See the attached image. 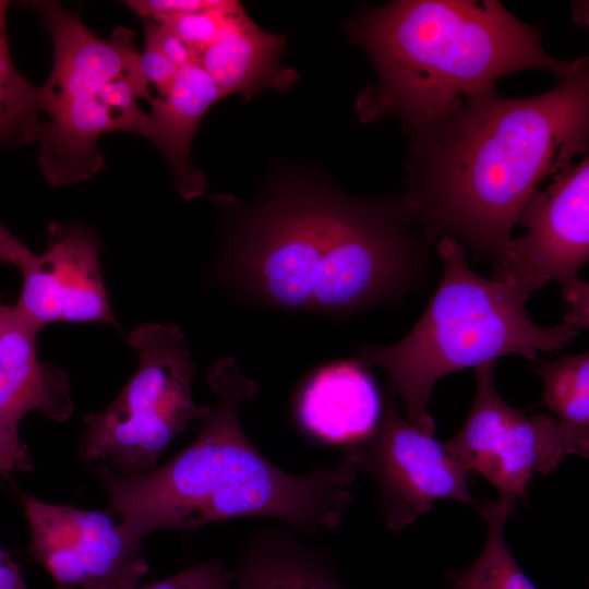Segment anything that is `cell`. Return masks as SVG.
Listing matches in <instances>:
<instances>
[{"mask_svg":"<svg viewBox=\"0 0 589 589\" xmlns=\"http://www.w3.org/2000/svg\"><path fill=\"white\" fill-rule=\"evenodd\" d=\"M215 201L237 215L215 277L239 300L344 318L425 286L431 245L401 196L360 199L292 178L251 205Z\"/></svg>","mask_w":589,"mask_h":589,"instance_id":"1","label":"cell"},{"mask_svg":"<svg viewBox=\"0 0 589 589\" xmlns=\"http://www.w3.org/2000/svg\"><path fill=\"white\" fill-rule=\"evenodd\" d=\"M588 131V67L533 97H468L411 137L402 197L435 245L449 237L495 265L532 192L587 154Z\"/></svg>","mask_w":589,"mask_h":589,"instance_id":"2","label":"cell"},{"mask_svg":"<svg viewBox=\"0 0 589 589\" xmlns=\"http://www.w3.org/2000/svg\"><path fill=\"white\" fill-rule=\"evenodd\" d=\"M207 382L217 400L194 441L168 462L142 476L94 467L128 533L142 542L159 529L192 530L238 517L271 518L303 533L338 526L358 472L349 457L301 474L285 471L240 422L239 407L260 394L259 383L232 357L213 364Z\"/></svg>","mask_w":589,"mask_h":589,"instance_id":"3","label":"cell"},{"mask_svg":"<svg viewBox=\"0 0 589 589\" xmlns=\"http://www.w3.org/2000/svg\"><path fill=\"white\" fill-rule=\"evenodd\" d=\"M346 29L377 75L358 97L359 117L370 122L395 116L411 137L466 98L494 91L504 75L539 69L563 80L588 62L549 56L543 31L497 0H397L364 8Z\"/></svg>","mask_w":589,"mask_h":589,"instance_id":"4","label":"cell"},{"mask_svg":"<svg viewBox=\"0 0 589 589\" xmlns=\"http://www.w3.org/2000/svg\"><path fill=\"white\" fill-rule=\"evenodd\" d=\"M435 250L443 274L419 321L398 342L363 346L354 358L387 371L407 421L429 435L436 430L429 402L440 378L508 354L538 361L540 351L564 348L580 330L566 322L533 323L525 308L532 291L514 280L479 276L457 240L443 237Z\"/></svg>","mask_w":589,"mask_h":589,"instance_id":"5","label":"cell"},{"mask_svg":"<svg viewBox=\"0 0 589 589\" xmlns=\"http://www.w3.org/2000/svg\"><path fill=\"white\" fill-rule=\"evenodd\" d=\"M53 45V62L39 86L43 120L38 167L52 187L89 179L106 167L98 139L124 131L148 139L151 119L140 106L149 99L134 34L124 27L95 35L60 3H40Z\"/></svg>","mask_w":589,"mask_h":589,"instance_id":"6","label":"cell"},{"mask_svg":"<svg viewBox=\"0 0 589 589\" xmlns=\"http://www.w3.org/2000/svg\"><path fill=\"white\" fill-rule=\"evenodd\" d=\"M128 341L139 354L137 370L106 409L84 418L76 453L109 464L117 473L142 476L158 468L168 444L192 421H203L209 406L193 399L196 365L179 326L140 325Z\"/></svg>","mask_w":589,"mask_h":589,"instance_id":"7","label":"cell"},{"mask_svg":"<svg viewBox=\"0 0 589 589\" xmlns=\"http://www.w3.org/2000/svg\"><path fill=\"white\" fill-rule=\"evenodd\" d=\"M552 178L521 207L516 223L527 232L507 242L493 278L517 281L531 291L557 283L568 306L563 322L581 329L589 318V286L578 277L589 257L588 154Z\"/></svg>","mask_w":589,"mask_h":589,"instance_id":"8","label":"cell"},{"mask_svg":"<svg viewBox=\"0 0 589 589\" xmlns=\"http://www.w3.org/2000/svg\"><path fill=\"white\" fill-rule=\"evenodd\" d=\"M344 454L357 471L374 479L386 527L393 532L430 512L438 500L479 506L469 489V473L444 444L401 418L388 383L375 430Z\"/></svg>","mask_w":589,"mask_h":589,"instance_id":"9","label":"cell"},{"mask_svg":"<svg viewBox=\"0 0 589 589\" xmlns=\"http://www.w3.org/2000/svg\"><path fill=\"white\" fill-rule=\"evenodd\" d=\"M495 362L474 368L477 386L462 428L444 443L469 472L489 481L498 496L517 501L527 495L534 473L555 470L567 455L553 416H528L500 395Z\"/></svg>","mask_w":589,"mask_h":589,"instance_id":"10","label":"cell"},{"mask_svg":"<svg viewBox=\"0 0 589 589\" xmlns=\"http://www.w3.org/2000/svg\"><path fill=\"white\" fill-rule=\"evenodd\" d=\"M29 552L56 589H134L148 573L143 543L101 510L52 504L19 492Z\"/></svg>","mask_w":589,"mask_h":589,"instance_id":"11","label":"cell"},{"mask_svg":"<svg viewBox=\"0 0 589 589\" xmlns=\"http://www.w3.org/2000/svg\"><path fill=\"white\" fill-rule=\"evenodd\" d=\"M101 244L82 224L51 223L47 248L22 271L16 311L41 329L59 322L118 326L99 262Z\"/></svg>","mask_w":589,"mask_h":589,"instance_id":"12","label":"cell"},{"mask_svg":"<svg viewBox=\"0 0 589 589\" xmlns=\"http://www.w3.org/2000/svg\"><path fill=\"white\" fill-rule=\"evenodd\" d=\"M376 383L357 360H339L313 371L301 385L294 417L311 438L345 448L375 430L383 410Z\"/></svg>","mask_w":589,"mask_h":589,"instance_id":"13","label":"cell"},{"mask_svg":"<svg viewBox=\"0 0 589 589\" xmlns=\"http://www.w3.org/2000/svg\"><path fill=\"white\" fill-rule=\"evenodd\" d=\"M39 330L14 305L0 330V423L15 432L32 410L59 422L73 413L67 373L37 357Z\"/></svg>","mask_w":589,"mask_h":589,"instance_id":"14","label":"cell"},{"mask_svg":"<svg viewBox=\"0 0 589 589\" xmlns=\"http://www.w3.org/2000/svg\"><path fill=\"white\" fill-rule=\"evenodd\" d=\"M286 37L256 25L243 11L236 12L217 39L201 51L197 63L213 80L223 97L240 94L251 99L265 88L286 91L298 73L281 63Z\"/></svg>","mask_w":589,"mask_h":589,"instance_id":"15","label":"cell"},{"mask_svg":"<svg viewBox=\"0 0 589 589\" xmlns=\"http://www.w3.org/2000/svg\"><path fill=\"white\" fill-rule=\"evenodd\" d=\"M221 98L209 75L194 62L178 70L167 93L148 99V139L168 160L177 189L185 201L201 196L207 188L206 178L192 165L191 145L201 120Z\"/></svg>","mask_w":589,"mask_h":589,"instance_id":"16","label":"cell"},{"mask_svg":"<svg viewBox=\"0 0 589 589\" xmlns=\"http://www.w3.org/2000/svg\"><path fill=\"white\" fill-rule=\"evenodd\" d=\"M235 589H349L329 555L288 528H261L231 569Z\"/></svg>","mask_w":589,"mask_h":589,"instance_id":"17","label":"cell"},{"mask_svg":"<svg viewBox=\"0 0 589 589\" xmlns=\"http://www.w3.org/2000/svg\"><path fill=\"white\" fill-rule=\"evenodd\" d=\"M543 381L542 401L555 413L567 455H589V354L538 360L532 368Z\"/></svg>","mask_w":589,"mask_h":589,"instance_id":"18","label":"cell"},{"mask_svg":"<svg viewBox=\"0 0 589 589\" xmlns=\"http://www.w3.org/2000/svg\"><path fill=\"white\" fill-rule=\"evenodd\" d=\"M516 501L498 496L478 510L486 525V541L479 557L466 569L452 572L450 589H538L512 555L504 527Z\"/></svg>","mask_w":589,"mask_h":589,"instance_id":"19","label":"cell"},{"mask_svg":"<svg viewBox=\"0 0 589 589\" xmlns=\"http://www.w3.org/2000/svg\"><path fill=\"white\" fill-rule=\"evenodd\" d=\"M39 87L14 68L9 49L0 50V142L37 140L43 122Z\"/></svg>","mask_w":589,"mask_h":589,"instance_id":"20","label":"cell"},{"mask_svg":"<svg viewBox=\"0 0 589 589\" xmlns=\"http://www.w3.org/2000/svg\"><path fill=\"white\" fill-rule=\"evenodd\" d=\"M242 7L237 1H227L223 7L171 17L164 24L168 25L196 56L214 43L228 20Z\"/></svg>","mask_w":589,"mask_h":589,"instance_id":"21","label":"cell"},{"mask_svg":"<svg viewBox=\"0 0 589 589\" xmlns=\"http://www.w3.org/2000/svg\"><path fill=\"white\" fill-rule=\"evenodd\" d=\"M134 589H233L231 569L213 558L188 567L180 573L151 585Z\"/></svg>","mask_w":589,"mask_h":589,"instance_id":"22","label":"cell"},{"mask_svg":"<svg viewBox=\"0 0 589 589\" xmlns=\"http://www.w3.org/2000/svg\"><path fill=\"white\" fill-rule=\"evenodd\" d=\"M226 0H128L124 3L143 20L163 23L171 17L215 10Z\"/></svg>","mask_w":589,"mask_h":589,"instance_id":"23","label":"cell"},{"mask_svg":"<svg viewBox=\"0 0 589 589\" xmlns=\"http://www.w3.org/2000/svg\"><path fill=\"white\" fill-rule=\"evenodd\" d=\"M144 40L152 43L178 69L194 63V55L187 44L166 24L143 20Z\"/></svg>","mask_w":589,"mask_h":589,"instance_id":"24","label":"cell"},{"mask_svg":"<svg viewBox=\"0 0 589 589\" xmlns=\"http://www.w3.org/2000/svg\"><path fill=\"white\" fill-rule=\"evenodd\" d=\"M140 70L147 84L153 83L163 95L170 88L179 69L152 43L145 40L140 53Z\"/></svg>","mask_w":589,"mask_h":589,"instance_id":"25","label":"cell"},{"mask_svg":"<svg viewBox=\"0 0 589 589\" xmlns=\"http://www.w3.org/2000/svg\"><path fill=\"white\" fill-rule=\"evenodd\" d=\"M33 458L17 432L0 423V474L33 471Z\"/></svg>","mask_w":589,"mask_h":589,"instance_id":"26","label":"cell"},{"mask_svg":"<svg viewBox=\"0 0 589 589\" xmlns=\"http://www.w3.org/2000/svg\"><path fill=\"white\" fill-rule=\"evenodd\" d=\"M35 256L36 254L0 224V262L15 265L22 272L32 264Z\"/></svg>","mask_w":589,"mask_h":589,"instance_id":"27","label":"cell"},{"mask_svg":"<svg viewBox=\"0 0 589 589\" xmlns=\"http://www.w3.org/2000/svg\"><path fill=\"white\" fill-rule=\"evenodd\" d=\"M0 589H27L20 566L0 548Z\"/></svg>","mask_w":589,"mask_h":589,"instance_id":"28","label":"cell"},{"mask_svg":"<svg viewBox=\"0 0 589 589\" xmlns=\"http://www.w3.org/2000/svg\"><path fill=\"white\" fill-rule=\"evenodd\" d=\"M8 1L0 0V50L8 48L5 36V14H7Z\"/></svg>","mask_w":589,"mask_h":589,"instance_id":"29","label":"cell"},{"mask_svg":"<svg viewBox=\"0 0 589 589\" xmlns=\"http://www.w3.org/2000/svg\"><path fill=\"white\" fill-rule=\"evenodd\" d=\"M13 309V305H7L0 303V330L7 321L8 316L10 315L11 311Z\"/></svg>","mask_w":589,"mask_h":589,"instance_id":"30","label":"cell"}]
</instances>
